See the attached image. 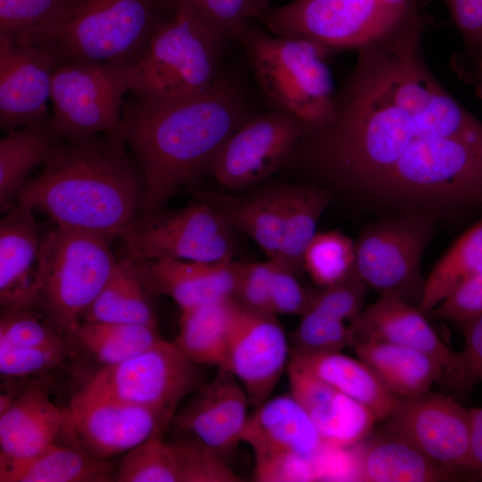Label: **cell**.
I'll return each mask as SVG.
<instances>
[{"label":"cell","instance_id":"obj_7","mask_svg":"<svg viewBox=\"0 0 482 482\" xmlns=\"http://www.w3.org/2000/svg\"><path fill=\"white\" fill-rule=\"evenodd\" d=\"M371 189L416 202L482 205V139L418 138Z\"/></svg>","mask_w":482,"mask_h":482},{"label":"cell","instance_id":"obj_39","mask_svg":"<svg viewBox=\"0 0 482 482\" xmlns=\"http://www.w3.org/2000/svg\"><path fill=\"white\" fill-rule=\"evenodd\" d=\"M37 306L2 308L0 344L14 346H46L67 343Z\"/></svg>","mask_w":482,"mask_h":482},{"label":"cell","instance_id":"obj_29","mask_svg":"<svg viewBox=\"0 0 482 482\" xmlns=\"http://www.w3.org/2000/svg\"><path fill=\"white\" fill-rule=\"evenodd\" d=\"M353 346L358 358L395 396H419L430 392L435 382L443 381L439 364L421 351L382 342L357 343Z\"/></svg>","mask_w":482,"mask_h":482},{"label":"cell","instance_id":"obj_24","mask_svg":"<svg viewBox=\"0 0 482 482\" xmlns=\"http://www.w3.org/2000/svg\"><path fill=\"white\" fill-rule=\"evenodd\" d=\"M241 262L145 261L156 292L169 296L180 311L233 298Z\"/></svg>","mask_w":482,"mask_h":482},{"label":"cell","instance_id":"obj_41","mask_svg":"<svg viewBox=\"0 0 482 482\" xmlns=\"http://www.w3.org/2000/svg\"><path fill=\"white\" fill-rule=\"evenodd\" d=\"M68 353L67 343L46 346L0 344V373L2 378H9L45 374L61 366Z\"/></svg>","mask_w":482,"mask_h":482},{"label":"cell","instance_id":"obj_35","mask_svg":"<svg viewBox=\"0 0 482 482\" xmlns=\"http://www.w3.org/2000/svg\"><path fill=\"white\" fill-rule=\"evenodd\" d=\"M482 271V220L463 233L424 281L418 309L428 314L459 284Z\"/></svg>","mask_w":482,"mask_h":482},{"label":"cell","instance_id":"obj_36","mask_svg":"<svg viewBox=\"0 0 482 482\" xmlns=\"http://www.w3.org/2000/svg\"><path fill=\"white\" fill-rule=\"evenodd\" d=\"M179 482L177 456L171 443L162 432L151 436L125 453L112 482Z\"/></svg>","mask_w":482,"mask_h":482},{"label":"cell","instance_id":"obj_23","mask_svg":"<svg viewBox=\"0 0 482 482\" xmlns=\"http://www.w3.org/2000/svg\"><path fill=\"white\" fill-rule=\"evenodd\" d=\"M254 457L292 452L314 456L323 441L305 409L289 392L267 399L249 415L241 435Z\"/></svg>","mask_w":482,"mask_h":482},{"label":"cell","instance_id":"obj_51","mask_svg":"<svg viewBox=\"0 0 482 482\" xmlns=\"http://www.w3.org/2000/svg\"><path fill=\"white\" fill-rule=\"evenodd\" d=\"M470 414V455L466 477L482 479V408H473Z\"/></svg>","mask_w":482,"mask_h":482},{"label":"cell","instance_id":"obj_27","mask_svg":"<svg viewBox=\"0 0 482 482\" xmlns=\"http://www.w3.org/2000/svg\"><path fill=\"white\" fill-rule=\"evenodd\" d=\"M116 467L98 458L79 442L75 445L54 444L29 459H0L1 482H107Z\"/></svg>","mask_w":482,"mask_h":482},{"label":"cell","instance_id":"obj_21","mask_svg":"<svg viewBox=\"0 0 482 482\" xmlns=\"http://www.w3.org/2000/svg\"><path fill=\"white\" fill-rule=\"evenodd\" d=\"M289 392L305 409L323 444L350 447L370 436L378 420L358 401L289 362Z\"/></svg>","mask_w":482,"mask_h":482},{"label":"cell","instance_id":"obj_30","mask_svg":"<svg viewBox=\"0 0 482 482\" xmlns=\"http://www.w3.org/2000/svg\"><path fill=\"white\" fill-rule=\"evenodd\" d=\"M231 228L248 236L268 256L276 260L282 242L283 214L278 185L245 196L202 193Z\"/></svg>","mask_w":482,"mask_h":482},{"label":"cell","instance_id":"obj_53","mask_svg":"<svg viewBox=\"0 0 482 482\" xmlns=\"http://www.w3.org/2000/svg\"><path fill=\"white\" fill-rule=\"evenodd\" d=\"M386 8L401 17L406 16L415 6L414 0H379Z\"/></svg>","mask_w":482,"mask_h":482},{"label":"cell","instance_id":"obj_28","mask_svg":"<svg viewBox=\"0 0 482 482\" xmlns=\"http://www.w3.org/2000/svg\"><path fill=\"white\" fill-rule=\"evenodd\" d=\"M290 362L370 409L378 420L391 412L397 396L391 394L361 359L338 352L291 353Z\"/></svg>","mask_w":482,"mask_h":482},{"label":"cell","instance_id":"obj_34","mask_svg":"<svg viewBox=\"0 0 482 482\" xmlns=\"http://www.w3.org/2000/svg\"><path fill=\"white\" fill-rule=\"evenodd\" d=\"M69 337L79 343L104 367L127 361L162 338L158 328L84 320H79L73 326Z\"/></svg>","mask_w":482,"mask_h":482},{"label":"cell","instance_id":"obj_52","mask_svg":"<svg viewBox=\"0 0 482 482\" xmlns=\"http://www.w3.org/2000/svg\"><path fill=\"white\" fill-rule=\"evenodd\" d=\"M456 67L462 79L469 82L478 97L482 98V55L460 59L456 62Z\"/></svg>","mask_w":482,"mask_h":482},{"label":"cell","instance_id":"obj_26","mask_svg":"<svg viewBox=\"0 0 482 482\" xmlns=\"http://www.w3.org/2000/svg\"><path fill=\"white\" fill-rule=\"evenodd\" d=\"M354 480L437 482L459 478L403 438L385 430L352 446Z\"/></svg>","mask_w":482,"mask_h":482},{"label":"cell","instance_id":"obj_48","mask_svg":"<svg viewBox=\"0 0 482 482\" xmlns=\"http://www.w3.org/2000/svg\"><path fill=\"white\" fill-rule=\"evenodd\" d=\"M271 261L270 295L272 313L301 316L308 308L312 291L301 285L296 274Z\"/></svg>","mask_w":482,"mask_h":482},{"label":"cell","instance_id":"obj_12","mask_svg":"<svg viewBox=\"0 0 482 482\" xmlns=\"http://www.w3.org/2000/svg\"><path fill=\"white\" fill-rule=\"evenodd\" d=\"M431 233L429 220L417 215L368 227L354 244L357 273L380 295H393L407 302L412 295L420 299L424 284L420 259Z\"/></svg>","mask_w":482,"mask_h":482},{"label":"cell","instance_id":"obj_6","mask_svg":"<svg viewBox=\"0 0 482 482\" xmlns=\"http://www.w3.org/2000/svg\"><path fill=\"white\" fill-rule=\"evenodd\" d=\"M110 241L57 226L42 237L36 280L37 305L67 337L112 272L117 258Z\"/></svg>","mask_w":482,"mask_h":482},{"label":"cell","instance_id":"obj_16","mask_svg":"<svg viewBox=\"0 0 482 482\" xmlns=\"http://www.w3.org/2000/svg\"><path fill=\"white\" fill-rule=\"evenodd\" d=\"M290 357L291 348L277 315L239 304L222 369L237 378L251 404L257 407L270 397Z\"/></svg>","mask_w":482,"mask_h":482},{"label":"cell","instance_id":"obj_17","mask_svg":"<svg viewBox=\"0 0 482 482\" xmlns=\"http://www.w3.org/2000/svg\"><path fill=\"white\" fill-rule=\"evenodd\" d=\"M58 64L46 51L0 37V127L6 132L49 121L46 103Z\"/></svg>","mask_w":482,"mask_h":482},{"label":"cell","instance_id":"obj_42","mask_svg":"<svg viewBox=\"0 0 482 482\" xmlns=\"http://www.w3.org/2000/svg\"><path fill=\"white\" fill-rule=\"evenodd\" d=\"M205 20L227 39H235L254 20L270 10L268 0H191Z\"/></svg>","mask_w":482,"mask_h":482},{"label":"cell","instance_id":"obj_47","mask_svg":"<svg viewBox=\"0 0 482 482\" xmlns=\"http://www.w3.org/2000/svg\"><path fill=\"white\" fill-rule=\"evenodd\" d=\"M428 314L458 326L482 314V271L459 284Z\"/></svg>","mask_w":482,"mask_h":482},{"label":"cell","instance_id":"obj_14","mask_svg":"<svg viewBox=\"0 0 482 482\" xmlns=\"http://www.w3.org/2000/svg\"><path fill=\"white\" fill-rule=\"evenodd\" d=\"M385 430L403 438L458 478L470 455V414L453 398L427 393L398 397L384 420Z\"/></svg>","mask_w":482,"mask_h":482},{"label":"cell","instance_id":"obj_40","mask_svg":"<svg viewBox=\"0 0 482 482\" xmlns=\"http://www.w3.org/2000/svg\"><path fill=\"white\" fill-rule=\"evenodd\" d=\"M171 444L179 463V482L242 481L222 455L196 440L183 436Z\"/></svg>","mask_w":482,"mask_h":482},{"label":"cell","instance_id":"obj_38","mask_svg":"<svg viewBox=\"0 0 482 482\" xmlns=\"http://www.w3.org/2000/svg\"><path fill=\"white\" fill-rule=\"evenodd\" d=\"M353 345L350 326L317 309L308 308L291 338V353L318 354L338 352Z\"/></svg>","mask_w":482,"mask_h":482},{"label":"cell","instance_id":"obj_1","mask_svg":"<svg viewBox=\"0 0 482 482\" xmlns=\"http://www.w3.org/2000/svg\"><path fill=\"white\" fill-rule=\"evenodd\" d=\"M251 116L239 92L218 79L207 91L187 98L125 101L120 136L140 167V212L161 211L175 193L209 170L229 137Z\"/></svg>","mask_w":482,"mask_h":482},{"label":"cell","instance_id":"obj_46","mask_svg":"<svg viewBox=\"0 0 482 482\" xmlns=\"http://www.w3.org/2000/svg\"><path fill=\"white\" fill-rule=\"evenodd\" d=\"M62 0H0V37L14 39L49 18Z\"/></svg>","mask_w":482,"mask_h":482},{"label":"cell","instance_id":"obj_3","mask_svg":"<svg viewBox=\"0 0 482 482\" xmlns=\"http://www.w3.org/2000/svg\"><path fill=\"white\" fill-rule=\"evenodd\" d=\"M177 0H62L53 14L12 39L68 62L133 65Z\"/></svg>","mask_w":482,"mask_h":482},{"label":"cell","instance_id":"obj_11","mask_svg":"<svg viewBox=\"0 0 482 482\" xmlns=\"http://www.w3.org/2000/svg\"><path fill=\"white\" fill-rule=\"evenodd\" d=\"M199 367L174 342L162 338L127 361L104 367L87 384L172 420L182 400L203 385Z\"/></svg>","mask_w":482,"mask_h":482},{"label":"cell","instance_id":"obj_19","mask_svg":"<svg viewBox=\"0 0 482 482\" xmlns=\"http://www.w3.org/2000/svg\"><path fill=\"white\" fill-rule=\"evenodd\" d=\"M350 328L353 345L389 343L428 354L439 364L444 378L454 387L459 370L458 353L452 351L438 337L425 314L409 302L393 295L381 294L351 321Z\"/></svg>","mask_w":482,"mask_h":482},{"label":"cell","instance_id":"obj_22","mask_svg":"<svg viewBox=\"0 0 482 482\" xmlns=\"http://www.w3.org/2000/svg\"><path fill=\"white\" fill-rule=\"evenodd\" d=\"M33 212L16 203L0 222L2 308L38 306L36 280L42 237Z\"/></svg>","mask_w":482,"mask_h":482},{"label":"cell","instance_id":"obj_5","mask_svg":"<svg viewBox=\"0 0 482 482\" xmlns=\"http://www.w3.org/2000/svg\"><path fill=\"white\" fill-rule=\"evenodd\" d=\"M247 55L270 108L317 128L335 112V95L326 48L298 38L265 32L252 22L235 37Z\"/></svg>","mask_w":482,"mask_h":482},{"label":"cell","instance_id":"obj_33","mask_svg":"<svg viewBox=\"0 0 482 482\" xmlns=\"http://www.w3.org/2000/svg\"><path fill=\"white\" fill-rule=\"evenodd\" d=\"M282 214V242L275 261L297 274L303 269L304 253L315 236L319 220L329 196L326 190L311 185H278Z\"/></svg>","mask_w":482,"mask_h":482},{"label":"cell","instance_id":"obj_25","mask_svg":"<svg viewBox=\"0 0 482 482\" xmlns=\"http://www.w3.org/2000/svg\"><path fill=\"white\" fill-rule=\"evenodd\" d=\"M155 293L145 261L128 252L117 259L108 280L80 320L158 328Z\"/></svg>","mask_w":482,"mask_h":482},{"label":"cell","instance_id":"obj_15","mask_svg":"<svg viewBox=\"0 0 482 482\" xmlns=\"http://www.w3.org/2000/svg\"><path fill=\"white\" fill-rule=\"evenodd\" d=\"M67 411L78 442L102 459L128 453L171 421L163 413L121 401L87 384L72 396Z\"/></svg>","mask_w":482,"mask_h":482},{"label":"cell","instance_id":"obj_13","mask_svg":"<svg viewBox=\"0 0 482 482\" xmlns=\"http://www.w3.org/2000/svg\"><path fill=\"white\" fill-rule=\"evenodd\" d=\"M313 129L303 120L272 109L250 117L220 148L210 171L224 187H250L287 162Z\"/></svg>","mask_w":482,"mask_h":482},{"label":"cell","instance_id":"obj_49","mask_svg":"<svg viewBox=\"0 0 482 482\" xmlns=\"http://www.w3.org/2000/svg\"><path fill=\"white\" fill-rule=\"evenodd\" d=\"M457 327L464 343L458 353L459 370L453 388L463 390L482 383V314Z\"/></svg>","mask_w":482,"mask_h":482},{"label":"cell","instance_id":"obj_18","mask_svg":"<svg viewBox=\"0 0 482 482\" xmlns=\"http://www.w3.org/2000/svg\"><path fill=\"white\" fill-rule=\"evenodd\" d=\"M195 392L170 422L185 437L195 439L223 456L241 443L249 417L247 395L225 369H217L214 377Z\"/></svg>","mask_w":482,"mask_h":482},{"label":"cell","instance_id":"obj_44","mask_svg":"<svg viewBox=\"0 0 482 482\" xmlns=\"http://www.w3.org/2000/svg\"><path fill=\"white\" fill-rule=\"evenodd\" d=\"M272 267L269 259L263 262H242L233 299L247 310L272 313L270 295Z\"/></svg>","mask_w":482,"mask_h":482},{"label":"cell","instance_id":"obj_8","mask_svg":"<svg viewBox=\"0 0 482 482\" xmlns=\"http://www.w3.org/2000/svg\"><path fill=\"white\" fill-rule=\"evenodd\" d=\"M131 66L68 62L52 77L49 129L61 141L120 135L124 96L130 91Z\"/></svg>","mask_w":482,"mask_h":482},{"label":"cell","instance_id":"obj_10","mask_svg":"<svg viewBox=\"0 0 482 482\" xmlns=\"http://www.w3.org/2000/svg\"><path fill=\"white\" fill-rule=\"evenodd\" d=\"M121 239L129 253L150 262L234 259L231 228L200 196L183 209L138 218Z\"/></svg>","mask_w":482,"mask_h":482},{"label":"cell","instance_id":"obj_9","mask_svg":"<svg viewBox=\"0 0 482 482\" xmlns=\"http://www.w3.org/2000/svg\"><path fill=\"white\" fill-rule=\"evenodd\" d=\"M406 16L379 0H294L270 8L261 21L273 35L307 40L329 51L360 49L386 36Z\"/></svg>","mask_w":482,"mask_h":482},{"label":"cell","instance_id":"obj_43","mask_svg":"<svg viewBox=\"0 0 482 482\" xmlns=\"http://www.w3.org/2000/svg\"><path fill=\"white\" fill-rule=\"evenodd\" d=\"M366 286L354 266L343 280L312 291L308 308L329 313L344 321H353L362 311Z\"/></svg>","mask_w":482,"mask_h":482},{"label":"cell","instance_id":"obj_2","mask_svg":"<svg viewBox=\"0 0 482 482\" xmlns=\"http://www.w3.org/2000/svg\"><path fill=\"white\" fill-rule=\"evenodd\" d=\"M143 179L118 135L62 141L16 203L45 213L57 227L122 238L139 218Z\"/></svg>","mask_w":482,"mask_h":482},{"label":"cell","instance_id":"obj_50","mask_svg":"<svg viewBox=\"0 0 482 482\" xmlns=\"http://www.w3.org/2000/svg\"><path fill=\"white\" fill-rule=\"evenodd\" d=\"M461 32L467 56L482 55V0H444Z\"/></svg>","mask_w":482,"mask_h":482},{"label":"cell","instance_id":"obj_4","mask_svg":"<svg viewBox=\"0 0 482 482\" xmlns=\"http://www.w3.org/2000/svg\"><path fill=\"white\" fill-rule=\"evenodd\" d=\"M225 41L191 0H177L131 66L130 91L154 101L184 99L207 91L219 79Z\"/></svg>","mask_w":482,"mask_h":482},{"label":"cell","instance_id":"obj_37","mask_svg":"<svg viewBox=\"0 0 482 482\" xmlns=\"http://www.w3.org/2000/svg\"><path fill=\"white\" fill-rule=\"evenodd\" d=\"M355 245L345 234L337 231L316 233L303 256V269L320 287L345 278L354 269Z\"/></svg>","mask_w":482,"mask_h":482},{"label":"cell","instance_id":"obj_32","mask_svg":"<svg viewBox=\"0 0 482 482\" xmlns=\"http://www.w3.org/2000/svg\"><path fill=\"white\" fill-rule=\"evenodd\" d=\"M62 143L49 129V121L20 128L0 140V207L9 211L29 179L30 172L45 165Z\"/></svg>","mask_w":482,"mask_h":482},{"label":"cell","instance_id":"obj_31","mask_svg":"<svg viewBox=\"0 0 482 482\" xmlns=\"http://www.w3.org/2000/svg\"><path fill=\"white\" fill-rule=\"evenodd\" d=\"M238 308L229 298L181 310L174 344L195 363L222 369Z\"/></svg>","mask_w":482,"mask_h":482},{"label":"cell","instance_id":"obj_45","mask_svg":"<svg viewBox=\"0 0 482 482\" xmlns=\"http://www.w3.org/2000/svg\"><path fill=\"white\" fill-rule=\"evenodd\" d=\"M254 478L261 482L316 480L313 456L285 452L254 457Z\"/></svg>","mask_w":482,"mask_h":482},{"label":"cell","instance_id":"obj_20","mask_svg":"<svg viewBox=\"0 0 482 482\" xmlns=\"http://www.w3.org/2000/svg\"><path fill=\"white\" fill-rule=\"evenodd\" d=\"M65 430H73L67 409L58 407L43 386H30L15 397L1 396V460L34 457L59 443Z\"/></svg>","mask_w":482,"mask_h":482}]
</instances>
